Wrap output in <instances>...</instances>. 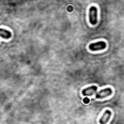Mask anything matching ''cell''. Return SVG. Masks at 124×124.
<instances>
[{
  "label": "cell",
  "mask_w": 124,
  "mask_h": 124,
  "mask_svg": "<svg viewBox=\"0 0 124 124\" xmlns=\"http://www.w3.org/2000/svg\"><path fill=\"white\" fill-rule=\"evenodd\" d=\"M83 102H84V103H88V102H89V100L85 98V99H83Z\"/></svg>",
  "instance_id": "7"
},
{
  "label": "cell",
  "mask_w": 124,
  "mask_h": 124,
  "mask_svg": "<svg viewBox=\"0 0 124 124\" xmlns=\"http://www.w3.org/2000/svg\"><path fill=\"white\" fill-rule=\"evenodd\" d=\"M107 47V44L104 41H100V42H96V43H92L88 46V48L91 51H97V50H103Z\"/></svg>",
  "instance_id": "2"
},
{
  "label": "cell",
  "mask_w": 124,
  "mask_h": 124,
  "mask_svg": "<svg viewBox=\"0 0 124 124\" xmlns=\"http://www.w3.org/2000/svg\"><path fill=\"white\" fill-rule=\"evenodd\" d=\"M0 37L3 38V39L9 40V39L12 37V33H11V31H9V30H7V29L0 28Z\"/></svg>",
  "instance_id": "6"
},
{
  "label": "cell",
  "mask_w": 124,
  "mask_h": 124,
  "mask_svg": "<svg viewBox=\"0 0 124 124\" xmlns=\"http://www.w3.org/2000/svg\"><path fill=\"white\" fill-rule=\"evenodd\" d=\"M112 93V90L111 88H105V89H102L100 90L98 93H96V99H104L108 96H110Z\"/></svg>",
  "instance_id": "3"
},
{
  "label": "cell",
  "mask_w": 124,
  "mask_h": 124,
  "mask_svg": "<svg viewBox=\"0 0 124 124\" xmlns=\"http://www.w3.org/2000/svg\"><path fill=\"white\" fill-rule=\"evenodd\" d=\"M89 22L91 25L97 24L98 21V16H97V7L96 6H91L89 8Z\"/></svg>",
  "instance_id": "1"
},
{
  "label": "cell",
  "mask_w": 124,
  "mask_h": 124,
  "mask_svg": "<svg viewBox=\"0 0 124 124\" xmlns=\"http://www.w3.org/2000/svg\"><path fill=\"white\" fill-rule=\"evenodd\" d=\"M96 91H97V86L96 85H91L89 87H86V88L82 89L81 94L84 95V96H91L94 93H96Z\"/></svg>",
  "instance_id": "5"
},
{
  "label": "cell",
  "mask_w": 124,
  "mask_h": 124,
  "mask_svg": "<svg viewBox=\"0 0 124 124\" xmlns=\"http://www.w3.org/2000/svg\"><path fill=\"white\" fill-rule=\"evenodd\" d=\"M110 116H111V111L109 109H106L100 118V121H99L100 124H107L110 119Z\"/></svg>",
  "instance_id": "4"
}]
</instances>
